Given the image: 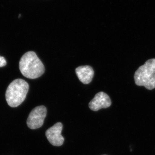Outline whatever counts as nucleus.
I'll list each match as a JSON object with an SVG mask.
<instances>
[{
    "label": "nucleus",
    "mask_w": 155,
    "mask_h": 155,
    "mask_svg": "<svg viewBox=\"0 0 155 155\" xmlns=\"http://www.w3.org/2000/svg\"><path fill=\"white\" fill-rule=\"evenodd\" d=\"M19 68L22 75L30 79L38 78L45 71L44 65L33 51L27 52L22 56Z\"/></svg>",
    "instance_id": "obj_1"
},
{
    "label": "nucleus",
    "mask_w": 155,
    "mask_h": 155,
    "mask_svg": "<svg viewBox=\"0 0 155 155\" xmlns=\"http://www.w3.org/2000/svg\"><path fill=\"white\" fill-rule=\"evenodd\" d=\"M29 89L28 83L22 79L13 81L6 92V99L8 104L12 107L20 105L25 100Z\"/></svg>",
    "instance_id": "obj_2"
},
{
    "label": "nucleus",
    "mask_w": 155,
    "mask_h": 155,
    "mask_svg": "<svg viewBox=\"0 0 155 155\" xmlns=\"http://www.w3.org/2000/svg\"><path fill=\"white\" fill-rule=\"evenodd\" d=\"M136 85L144 86L147 89L155 88V59H150L139 67L134 75Z\"/></svg>",
    "instance_id": "obj_3"
},
{
    "label": "nucleus",
    "mask_w": 155,
    "mask_h": 155,
    "mask_svg": "<svg viewBox=\"0 0 155 155\" xmlns=\"http://www.w3.org/2000/svg\"><path fill=\"white\" fill-rule=\"evenodd\" d=\"M47 109L45 106H40L30 112L27 120V126L31 129H36L42 126L47 115Z\"/></svg>",
    "instance_id": "obj_4"
},
{
    "label": "nucleus",
    "mask_w": 155,
    "mask_h": 155,
    "mask_svg": "<svg viewBox=\"0 0 155 155\" xmlns=\"http://www.w3.org/2000/svg\"><path fill=\"white\" fill-rule=\"evenodd\" d=\"M62 129L63 125L62 123L58 122L46 131V136L52 145L61 146L64 143V138L61 135Z\"/></svg>",
    "instance_id": "obj_5"
},
{
    "label": "nucleus",
    "mask_w": 155,
    "mask_h": 155,
    "mask_svg": "<svg viewBox=\"0 0 155 155\" xmlns=\"http://www.w3.org/2000/svg\"><path fill=\"white\" fill-rule=\"evenodd\" d=\"M111 99L108 95L104 92H100L89 104V107L92 110L97 111L101 109H105L111 106Z\"/></svg>",
    "instance_id": "obj_6"
},
{
    "label": "nucleus",
    "mask_w": 155,
    "mask_h": 155,
    "mask_svg": "<svg viewBox=\"0 0 155 155\" xmlns=\"http://www.w3.org/2000/svg\"><path fill=\"white\" fill-rule=\"evenodd\" d=\"M75 72L79 80L84 84H88L92 81L94 71L89 66H80L75 69Z\"/></svg>",
    "instance_id": "obj_7"
},
{
    "label": "nucleus",
    "mask_w": 155,
    "mask_h": 155,
    "mask_svg": "<svg viewBox=\"0 0 155 155\" xmlns=\"http://www.w3.org/2000/svg\"><path fill=\"white\" fill-rule=\"evenodd\" d=\"M7 64V61L5 58L0 56V67H5Z\"/></svg>",
    "instance_id": "obj_8"
},
{
    "label": "nucleus",
    "mask_w": 155,
    "mask_h": 155,
    "mask_svg": "<svg viewBox=\"0 0 155 155\" xmlns=\"http://www.w3.org/2000/svg\"></svg>",
    "instance_id": "obj_9"
}]
</instances>
